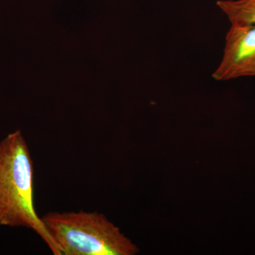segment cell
<instances>
[{"mask_svg": "<svg viewBox=\"0 0 255 255\" xmlns=\"http://www.w3.org/2000/svg\"><path fill=\"white\" fill-rule=\"evenodd\" d=\"M0 225L33 230L51 246L34 206V168L20 130L0 142Z\"/></svg>", "mask_w": 255, "mask_h": 255, "instance_id": "6da1fadb", "label": "cell"}, {"mask_svg": "<svg viewBox=\"0 0 255 255\" xmlns=\"http://www.w3.org/2000/svg\"><path fill=\"white\" fill-rule=\"evenodd\" d=\"M56 255H133L138 249L105 215L49 212L41 218Z\"/></svg>", "mask_w": 255, "mask_h": 255, "instance_id": "7a4b0ae2", "label": "cell"}, {"mask_svg": "<svg viewBox=\"0 0 255 255\" xmlns=\"http://www.w3.org/2000/svg\"><path fill=\"white\" fill-rule=\"evenodd\" d=\"M255 76V24L231 25L226 36L222 60L212 78L228 81Z\"/></svg>", "mask_w": 255, "mask_h": 255, "instance_id": "3957f363", "label": "cell"}, {"mask_svg": "<svg viewBox=\"0 0 255 255\" xmlns=\"http://www.w3.org/2000/svg\"><path fill=\"white\" fill-rule=\"evenodd\" d=\"M218 7L232 24H255V0H219Z\"/></svg>", "mask_w": 255, "mask_h": 255, "instance_id": "277c9868", "label": "cell"}]
</instances>
